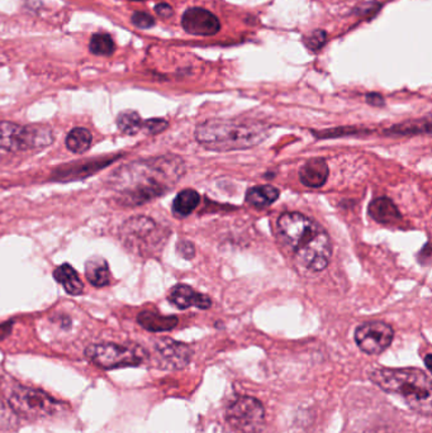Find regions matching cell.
<instances>
[{"mask_svg":"<svg viewBox=\"0 0 432 433\" xmlns=\"http://www.w3.org/2000/svg\"><path fill=\"white\" fill-rule=\"evenodd\" d=\"M325 42H326V33L323 31H316L305 40V45L312 51H317L320 48H322Z\"/></svg>","mask_w":432,"mask_h":433,"instance_id":"cell-27","label":"cell"},{"mask_svg":"<svg viewBox=\"0 0 432 433\" xmlns=\"http://www.w3.org/2000/svg\"><path fill=\"white\" fill-rule=\"evenodd\" d=\"M142 123L144 121L141 119L139 113L133 112V110H126L120 113V116L117 117V126L120 128V131L127 136H135L136 133L142 131Z\"/></svg>","mask_w":432,"mask_h":433,"instance_id":"cell-22","label":"cell"},{"mask_svg":"<svg viewBox=\"0 0 432 433\" xmlns=\"http://www.w3.org/2000/svg\"><path fill=\"white\" fill-rule=\"evenodd\" d=\"M85 356L90 363L103 369L139 366L149 358L147 353L139 346H122L115 343L92 345L85 350Z\"/></svg>","mask_w":432,"mask_h":433,"instance_id":"cell-6","label":"cell"},{"mask_svg":"<svg viewBox=\"0 0 432 433\" xmlns=\"http://www.w3.org/2000/svg\"><path fill=\"white\" fill-rule=\"evenodd\" d=\"M278 230L305 269L320 272L329 266L332 243L329 233L316 220L298 212H287L279 217Z\"/></svg>","mask_w":432,"mask_h":433,"instance_id":"cell-2","label":"cell"},{"mask_svg":"<svg viewBox=\"0 0 432 433\" xmlns=\"http://www.w3.org/2000/svg\"><path fill=\"white\" fill-rule=\"evenodd\" d=\"M135 1H142V0H135Z\"/></svg>","mask_w":432,"mask_h":433,"instance_id":"cell-34","label":"cell"},{"mask_svg":"<svg viewBox=\"0 0 432 433\" xmlns=\"http://www.w3.org/2000/svg\"><path fill=\"white\" fill-rule=\"evenodd\" d=\"M201 197L194 189H184L180 191L173 202V213L177 218L189 217L196 210Z\"/></svg>","mask_w":432,"mask_h":433,"instance_id":"cell-20","label":"cell"},{"mask_svg":"<svg viewBox=\"0 0 432 433\" xmlns=\"http://www.w3.org/2000/svg\"><path fill=\"white\" fill-rule=\"evenodd\" d=\"M181 26L189 35L214 36L221 29L218 18L204 8L193 6L185 11Z\"/></svg>","mask_w":432,"mask_h":433,"instance_id":"cell-11","label":"cell"},{"mask_svg":"<svg viewBox=\"0 0 432 433\" xmlns=\"http://www.w3.org/2000/svg\"><path fill=\"white\" fill-rule=\"evenodd\" d=\"M89 50L90 53L98 56H110L115 53V45L112 37L105 33H97L92 37L90 43H89Z\"/></svg>","mask_w":432,"mask_h":433,"instance_id":"cell-23","label":"cell"},{"mask_svg":"<svg viewBox=\"0 0 432 433\" xmlns=\"http://www.w3.org/2000/svg\"><path fill=\"white\" fill-rule=\"evenodd\" d=\"M132 23L139 28L147 29L155 26V19L144 12L133 13Z\"/></svg>","mask_w":432,"mask_h":433,"instance_id":"cell-26","label":"cell"},{"mask_svg":"<svg viewBox=\"0 0 432 433\" xmlns=\"http://www.w3.org/2000/svg\"><path fill=\"white\" fill-rule=\"evenodd\" d=\"M420 256H425L423 259H425V260L426 261L430 260V257H431V250H430V246H428V243H426V246H425V247H423V250L421 251Z\"/></svg>","mask_w":432,"mask_h":433,"instance_id":"cell-32","label":"cell"},{"mask_svg":"<svg viewBox=\"0 0 432 433\" xmlns=\"http://www.w3.org/2000/svg\"><path fill=\"white\" fill-rule=\"evenodd\" d=\"M11 331H12V324H0V340H4L6 336L11 333Z\"/></svg>","mask_w":432,"mask_h":433,"instance_id":"cell-31","label":"cell"},{"mask_svg":"<svg viewBox=\"0 0 432 433\" xmlns=\"http://www.w3.org/2000/svg\"><path fill=\"white\" fill-rule=\"evenodd\" d=\"M9 405L18 416L26 419H41L52 416L60 403L38 389L16 387L9 394Z\"/></svg>","mask_w":432,"mask_h":433,"instance_id":"cell-7","label":"cell"},{"mask_svg":"<svg viewBox=\"0 0 432 433\" xmlns=\"http://www.w3.org/2000/svg\"><path fill=\"white\" fill-rule=\"evenodd\" d=\"M53 142L51 129L21 126L12 122H0V149L6 151H27L47 147Z\"/></svg>","mask_w":432,"mask_h":433,"instance_id":"cell-5","label":"cell"},{"mask_svg":"<svg viewBox=\"0 0 432 433\" xmlns=\"http://www.w3.org/2000/svg\"><path fill=\"white\" fill-rule=\"evenodd\" d=\"M169 301L179 309H188L191 306H196L198 309H209L212 306V301L208 295L196 292L194 289L185 285L177 284L169 293Z\"/></svg>","mask_w":432,"mask_h":433,"instance_id":"cell-13","label":"cell"},{"mask_svg":"<svg viewBox=\"0 0 432 433\" xmlns=\"http://www.w3.org/2000/svg\"><path fill=\"white\" fill-rule=\"evenodd\" d=\"M430 131H431V123L427 118L426 121L409 122L404 124H398L396 127L391 128L388 132L396 134H415V133H430Z\"/></svg>","mask_w":432,"mask_h":433,"instance_id":"cell-24","label":"cell"},{"mask_svg":"<svg viewBox=\"0 0 432 433\" xmlns=\"http://www.w3.org/2000/svg\"><path fill=\"white\" fill-rule=\"evenodd\" d=\"M196 142L214 152L248 150L263 144L269 129L259 122L208 119L196 128Z\"/></svg>","mask_w":432,"mask_h":433,"instance_id":"cell-3","label":"cell"},{"mask_svg":"<svg viewBox=\"0 0 432 433\" xmlns=\"http://www.w3.org/2000/svg\"><path fill=\"white\" fill-rule=\"evenodd\" d=\"M279 194L277 188L271 185L254 186L246 191V202L255 208H266L277 202Z\"/></svg>","mask_w":432,"mask_h":433,"instance_id":"cell-18","label":"cell"},{"mask_svg":"<svg viewBox=\"0 0 432 433\" xmlns=\"http://www.w3.org/2000/svg\"><path fill=\"white\" fill-rule=\"evenodd\" d=\"M137 322L141 327L150 332H167L178 326V318L175 316H162L159 313L144 311L139 313Z\"/></svg>","mask_w":432,"mask_h":433,"instance_id":"cell-16","label":"cell"},{"mask_svg":"<svg viewBox=\"0 0 432 433\" xmlns=\"http://www.w3.org/2000/svg\"><path fill=\"white\" fill-rule=\"evenodd\" d=\"M425 365H426L427 369H431V353L426 355V358H425Z\"/></svg>","mask_w":432,"mask_h":433,"instance_id":"cell-33","label":"cell"},{"mask_svg":"<svg viewBox=\"0 0 432 433\" xmlns=\"http://www.w3.org/2000/svg\"><path fill=\"white\" fill-rule=\"evenodd\" d=\"M394 331L381 321H372L360 324L355 331L357 347L368 355H379L392 345Z\"/></svg>","mask_w":432,"mask_h":433,"instance_id":"cell-9","label":"cell"},{"mask_svg":"<svg viewBox=\"0 0 432 433\" xmlns=\"http://www.w3.org/2000/svg\"><path fill=\"white\" fill-rule=\"evenodd\" d=\"M177 251L185 260H191L196 256V247H194L193 242L188 241V240H181L180 242H178Z\"/></svg>","mask_w":432,"mask_h":433,"instance_id":"cell-28","label":"cell"},{"mask_svg":"<svg viewBox=\"0 0 432 433\" xmlns=\"http://www.w3.org/2000/svg\"><path fill=\"white\" fill-rule=\"evenodd\" d=\"M367 102L369 105H374V107H381L384 105V99L381 98V95H379V94H368Z\"/></svg>","mask_w":432,"mask_h":433,"instance_id":"cell-30","label":"cell"},{"mask_svg":"<svg viewBox=\"0 0 432 433\" xmlns=\"http://www.w3.org/2000/svg\"><path fill=\"white\" fill-rule=\"evenodd\" d=\"M92 133L85 128H74L66 137V146L74 154H84L92 146Z\"/></svg>","mask_w":432,"mask_h":433,"instance_id":"cell-21","label":"cell"},{"mask_svg":"<svg viewBox=\"0 0 432 433\" xmlns=\"http://www.w3.org/2000/svg\"><path fill=\"white\" fill-rule=\"evenodd\" d=\"M330 169L327 162L321 157H313L303 164L300 169V180L307 188H322L329 179Z\"/></svg>","mask_w":432,"mask_h":433,"instance_id":"cell-14","label":"cell"},{"mask_svg":"<svg viewBox=\"0 0 432 433\" xmlns=\"http://www.w3.org/2000/svg\"><path fill=\"white\" fill-rule=\"evenodd\" d=\"M85 275L89 283L97 288H103L110 283V266L102 257H92L87 261Z\"/></svg>","mask_w":432,"mask_h":433,"instance_id":"cell-19","label":"cell"},{"mask_svg":"<svg viewBox=\"0 0 432 433\" xmlns=\"http://www.w3.org/2000/svg\"><path fill=\"white\" fill-rule=\"evenodd\" d=\"M369 215L378 223L389 225L401 218V212L389 198H378L369 204Z\"/></svg>","mask_w":432,"mask_h":433,"instance_id":"cell-15","label":"cell"},{"mask_svg":"<svg viewBox=\"0 0 432 433\" xmlns=\"http://www.w3.org/2000/svg\"><path fill=\"white\" fill-rule=\"evenodd\" d=\"M155 12L162 18H170L174 14L173 8L165 3L157 4L155 6Z\"/></svg>","mask_w":432,"mask_h":433,"instance_id":"cell-29","label":"cell"},{"mask_svg":"<svg viewBox=\"0 0 432 433\" xmlns=\"http://www.w3.org/2000/svg\"><path fill=\"white\" fill-rule=\"evenodd\" d=\"M184 173L181 157H150L115 170L110 176V188L117 193L120 204L137 207L169 193Z\"/></svg>","mask_w":432,"mask_h":433,"instance_id":"cell-1","label":"cell"},{"mask_svg":"<svg viewBox=\"0 0 432 433\" xmlns=\"http://www.w3.org/2000/svg\"><path fill=\"white\" fill-rule=\"evenodd\" d=\"M155 351L160 363L169 369H183L189 365L193 358L191 346L183 342L174 341L172 338L156 341Z\"/></svg>","mask_w":432,"mask_h":433,"instance_id":"cell-12","label":"cell"},{"mask_svg":"<svg viewBox=\"0 0 432 433\" xmlns=\"http://www.w3.org/2000/svg\"><path fill=\"white\" fill-rule=\"evenodd\" d=\"M370 380L386 393L398 394L412 410L431 415L432 380L417 368H379L370 373Z\"/></svg>","mask_w":432,"mask_h":433,"instance_id":"cell-4","label":"cell"},{"mask_svg":"<svg viewBox=\"0 0 432 433\" xmlns=\"http://www.w3.org/2000/svg\"><path fill=\"white\" fill-rule=\"evenodd\" d=\"M167 126H169V124H167V122L165 121V119L155 118V119L144 121V123H142V131L149 133V134H157V133H162V131H165Z\"/></svg>","mask_w":432,"mask_h":433,"instance_id":"cell-25","label":"cell"},{"mask_svg":"<svg viewBox=\"0 0 432 433\" xmlns=\"http://www.w3.org/2000/svg\"><path fill=\"white\" fill-rule=\"evenodd\" d=\"M226 421L237 433H259L265 422L264 405L253 397H240L227 407Z\"/></svg>","mask_w":432,"mask_h":433,"instance_id":"cell-8","label":"cell"},{"mask_svg":"<svg viewBox=\"0 0 432 433\" xmlns=\"http://www.w3.org/2000/svg\"><path fill=\"white\" fill-rule=\"evenodd\" d=\"M53 277L58 283L64 287L66 293L70 295H79L84 292V284L81 282L79 274L69 264H63L55 269Z\"/></svg>","mask_w":432,"mask_h":433,"instance_id":"cell-17","label":"cell"},{"mask_svg":"<svg viewBox=\"0 0 432 433\" xmlns=\"http://www.w3.org/2000/svg\"><path fill=\"white\" fill-rule=\"evenodd\" d=\"M157 231L155 222L147 217H135L122 225V240L127 247L135 251H142V246L149 245V240Z\"/></svg>","mask_w":432,"mask_h":433,"instance_id":"cell-10","label":"cell"}]
</instances>
